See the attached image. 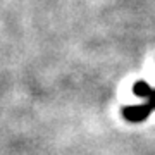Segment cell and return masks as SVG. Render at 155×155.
Returning <instances> with one entry per match:
<instances>
[{
  "label": "cell",
  "instance_id": "1",
  "mask_svg": "<svg viewBox=\"0 0 155 155\" xmlns=\"http://www.w3.org/2000/svg\"><path fill=\"white\" fill-rule=\"evenodd\" d=\"M133 93L140 98H145L147 102L141 105H129L122 109V116L129 122H143L147 121L152 112L155 110V90L148 86L145 81H136L133 84Z\"/></svg>",
  "mask_w": 155,
  "mask_h": 155
}]
</instances>
